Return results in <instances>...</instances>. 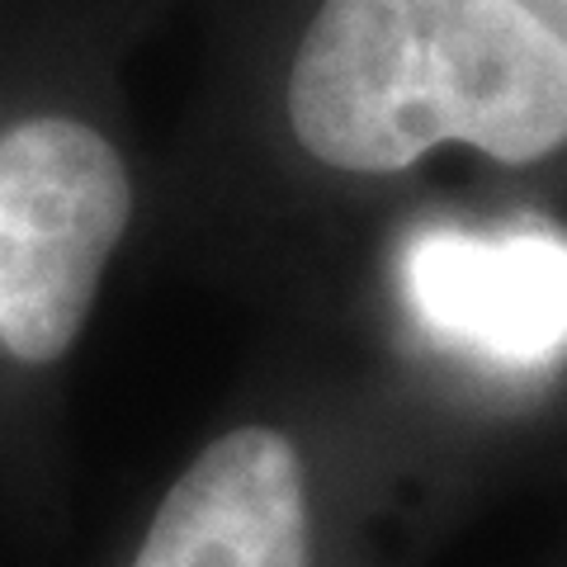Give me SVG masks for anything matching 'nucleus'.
<instances>
[{"label":"nucleus","mask_w":567,"mask_h":567,"mask_svg":"<svg viewBox=\"0 0 567 567\" xmlns=\"http://www.w3.org/2000/svg\"><path fill=\"white\" fill-rule=\"evenodd\" d=\"M289 128L331 171L393 175L445 142L525 166L567 142V52L516 0H322Z\"/></svg>","instance_id":"1"},{"label":"nucleus","mask_w":567,"mask_h":567,"mask_svg":"<svg viewBox=\"0 0 567 567\" xmlns=\"http://www.w3.org/2000/svg\"><path fill=\"white\" fill-rule=\"evenodd\" d=\"M133 181L114 142L39 114L0 133V354L48 369L81 341L128 233Z\"/></svg>","instance_id":"2"},{"label":"nucleus","mask_w":567,"mask_h":567,"mask_svg":"<svg viewBox=\"0 0 567 567\" xmlns=\"http://www.w3.org/2000/svg\"><path fill=\"white\" fill-rule=\"evenodd\" d=\"M123 567H331L327 487L308 445L275 421L213 435Z\"/></svg>","instance_id":"3"},{"label":"nucleus","mask_w":567,"mask_h":567,"mask_svg":"<svg viewBox=\"0 0 567 567\" xmlns=\"http://www.w3.org/2000/svg\"><path fill=\"white\" fill-rule=\"evenodd\" d=\"M398 284L412 322L464 360L535 374L567 354V233L554 223H431L406 237Z\"/></svg>","instance_id":"4"},{"label":"nucleus","mask_w":567,"mask_h":567,"mask_svg":"<svg viewBox=\"0 0 567 567\" xmlns=\"http://www.w3.org/2000/svg\"><path fill=\"white\" fill-rule=\"evenodd\" d=\"M516 6L567 52V0H516Z\"/></svg>","instance_id":"5"}]
</instances>
